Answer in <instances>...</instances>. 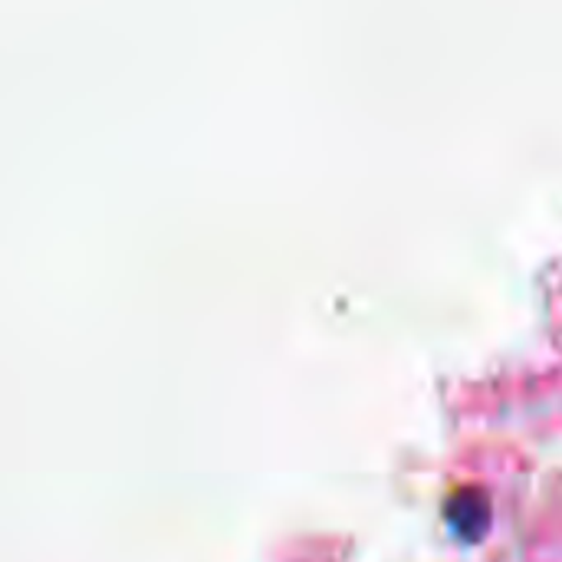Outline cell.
Returning a JSON list of instances; mask_svg holds the SVG:
<instances>
[{
	"label": "cell",
	"mask_w": 562,
	"mask_h": 562,
	"mask_svg": "<svg viewBox=\"0 0 562 562\" xmlns=\"http://www.w3.org/2000/svg\"><path fill=\"white\" fill-rule=\"evenodd\" d=\"M448 520L454 524V530L468 540L484 537L487 524H491V504L481 491H461L448 501Z\"/></svg>",
	"instance_id": "6da1fadb"
}]
</instances>
